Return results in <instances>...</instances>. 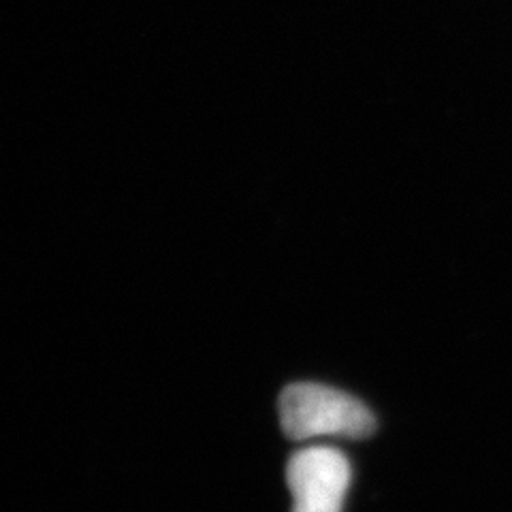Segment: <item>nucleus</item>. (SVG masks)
I'll use <instances>...</instances> for the list:
<instances>
[{"instance_id": "1", "label": "nucleus", "mask_w": 512, "mask_h": 512, "mask_svg": "<svg viewBox=\"0 0 512 512\" xmlns=\"http://www.w3.org/2000/svg\"><path fill=\"white\" fill-rule=\"evenodd\" d=\"M278 408L288 440L299 442L318 436L365 440L376 431V416L361 399L327 384H291L282 391Z\"/></svg>"}, {"instance_id": "2", "label": "nucleus", "mask_w": 512, "mask_h": 512, "mask_svg": "<svg viewBox=\"0 0 512 512\" xmlns=\"http://www.w3.org/2000/svg\"><path fill=\"white\" fill-rule=\"evenodd\" d=\"M350 478V461L338 448H303L288 459L286 466L293 512H342Z\"/></svg>"}]
</instances>
